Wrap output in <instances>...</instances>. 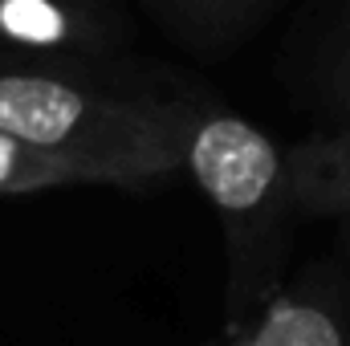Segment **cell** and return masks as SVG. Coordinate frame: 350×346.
Returning a JSON list of instances; mask_svg holds the SVG:
<instances>
[{"label":"cell","mask_w":350,"mask_h":346,"mask_svg":"<svg viewBox=\"0 0 350 346\" xmlns=\"http://www.w3.org/2000/svg\"><path fill=\"white\" fill-rule=\"evenodd\" d=\"M212 94L114 62H0V131L94 163L122 191L183 175L187 131Z\"/></svg>","instance_id":"6da1fadb"},{"label":"cell","mask_w":350,"mask_h":346,"mask_svg":"<svg viewBox=\"0 0 350 346\" xmlns=\"http://www.w3.org/2000/svg\"><path fill=\"white\" fill-rule=\"evenodd\" d=\"M183 172L196 179L220 224L224 306L228 330L237 334L289 277L293 228L301 220L289 151L220 98H208L187 131Z\"/></svg>","instance_id":"7a4b0ae2"},{"label":"cell","mask_w":350,"mask_h":346,"mask_svg":"<svg viewBox=\"0 0 350 346\" xmlns=\"http://www.w3.org/2000/svg\"><path fill=\"white\" fill-rule=\"evenodd\" d=\"M126 41L122 0H0V49L21 62H114Z\"/></svg>","instance_id":"3957f363"},{"label":"cell","mask_w":350,"mask_h":346,"mask_svg":"<svg viewBox=\"0 0 350 346\" xmlns=\"http://www.w3.org/2000/svg\"><path fill=\"white\" fill-rule=\"evenodd\" d=\"M237 334L249 346H350V281L334 265H310Z\"/></svg>","instance_id":"277c9868"},{"label":"cell","mask_w":350,"mask_h":346,"mask_svg":"<svg viewBox=\"0 0 350 346\" xmlns=\"http://www.w3.org/2000/svg\"><path fill=\"white\" fill-rule=\"evenodd\" d=\"M289 172L301 216L326 220L334 228L338 253L350 261V114L293 143Z\"/></svg>","instance_id":"5b68a950"},{"label":"cell","mask_w":350,"mask_h":346,"mask_svg":"<svg viewBox=\"0 0 350 346\" xmlns=\"http://www.w3.org/2000/svg\"><path fill=\"white\" fill-rule=\"evenodd\" d=\"M183 45L224 49L245 29H253L277 0H139Z\"/></svg>","instance_id":"8992f818"},{"label":"cell","mask_w":350,"mask_h":346,"mask_svg":"<svg viewBox=\"0 0 350 346\" xmlns=\"http://www.w3.org/2000/svg\"><path fill=\"white\" fill-rule=\"evenodd\" d=\"M57 187H118V183L110 172L94 163L41 151L0 131V196H37V191H57Z\"/></svg>","instance_id":"52a82bcc"},{"label":"cell","mask_w":350,"mask_h":346,"mask_svg":"<svg viewBox=\"0 0 350 346\" xmlns=\"http://www.w3.org/2000/svg\"><path fill=\"white\" fill-rule=\"evenodd\" d=\"M314 82H318V102L326 110V122L347 118L350 114V12L342 16V25L330 33L326 49L318 57Z\"/></svg>","instance_id":"ba28073f"},{"label":"cell","mask_w":350,"mask_h":346,"mask_svg":"<svg viewBox=\"0 0 350 346\" xmlns=\"http://www.w3.org/2000/svg\"><path fill=\"white\" fill-rule=\"evenodd\" d=\"M212 346H249V343H245V338H241V334H232V338H228V343H212Z\"/></svg>","instance_id":"9c48e42d"}]
</instances>
